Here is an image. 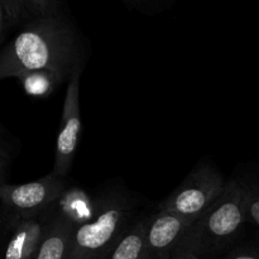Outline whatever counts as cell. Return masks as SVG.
I'll return each instance as SVG.
<instances>
[{"instance_id":"obj_1","label":"cell","mask_w":259,"mask_h":259,"mask_svg":"<svg viewBox=\"0 0 259 259\" xmlns=\"http://www.w3.org/2000/svg\"><path fill=\"white\" fill-rule=\"evenodd\" d=\"M80 65L77 35L61 13L27 23L0 55V78L46 70L61 81Z\"/></svg>"},{"instance_id":"obj_2","label":"cell","mask_w":259,"mask_h":259,"mask_svg":"<svg viewBox=\"0 0 259 259\" xmlns=\"http://www.w3.org/2000/svg\"><path fill=\"white\" fill-rule=\"evenodd\" d=\"M248 192L249 185L244 181L227 182L223 194L187 229L175 254L189 252L204 259L227 249L249 222Z\"/></svg>"},{"instance_id":"obj_3","label":"cell","mask_w":259,"mask_h":259,"mask_svg":"<svg viewBox=\"0 0 259 259\" xmlns=\"http://www.w3.org/2000/svg\"><path fill=\"white\" fill-rule=\"evenodd\" d=\"M133 207L123 195L99 199L93 222L73 230L65 259H106L129 232Z\"/></svg>"},{"instance_id":"obj_4","label":"cell","mask_w":259,"mask_h":259,"mask_svg":"<svg viewBox=\"0 0 259 259\" xmlns=\"http://www.w3.org/2000/svg\"><path fill=\"white\" fill-rule=\"evenodd\" d=\"M66 189L63 177L51 172L47 176L24 185H2V224L9 232L22 220L47 210Z\"/></svg>"},{"instance_id":"obj_5","label":"cell","mask_w":259,"mask_h":259,"mask_svg":"<svg viewBox=\"0 0 259 259\" xmlns=\"http://www.w3.org/2000/svg\"><path fill=\"white\" fill-rule=\"evenodd\" d=\"M227 182L217 168L201 164L159 204L158 209L171 211L194 224L223 194Z\"/></svg>"},{"instance_id":"obj_6","label":"cell","mask_w":259,"mask_h":259,"mask_svg":"<svg viewBox=\"0 0 259 259\" xmlns=\"http://www.w3.org/2000/svg\"><path fill=\"white\" fill-rule=\"evenodd\" d=\"M80 70L78 65L70 76V83L63 104L60 133L56 146L55 166L52 171L60 177H65L72 166L82 128L80 115Z\"/></svg>"},{"instance_id":"obj_7","label":"cell","mask_w":259,"mask_h":259,"mask_svg":"<svg viewBox=\"0 0 259 259\" xmlns=\"http://www.w3.org/2000/svg\"><path fill=\"white\" fill-rule=\"evenodd\" d=\"M192 223L171 211L152 214L146 235V259H172Z\"/></svg>"},{"instance_id":"obj_8","label":"cell","mask_w":259,"mask_h":259,"mask_svg":"<svg viewBox=\"0 0 259 259\" xmlns=\"http://www.w3.org/2000/svg\"><path fill=\"white\" fill-rule=\"evenodd\" d=\"M56 214L52 207L40 215L22 220L9 230L5 259H33L45 242Z\"/></svg>"},{"instance_id":"obj_9","label":"cell","mask_w":259,"mask_h":259,"mask_svg":"<svg viewBox=\"0 0 259 259\" xmlns=\"http://www.w3.org/2000/svg\"><path fill=\"white\" fill-rule=\"evenodd\" d=\"M61 13L60 0H0V39L8 30L37 18Z\"/></svg>"},{"instance_id":"obj_10","label":"cell","mask_w":259,"mask_h":259,"mask_svg":"<svg viewBox=\"0 0 259 259\" xmlns=\"http://www.w3.org/2000/svg\"><path fill=\"white\" fill-rule=\"evenodd\" d=\"M51 207L57 217L63 218L77 229L95 219L99 210V200H94L80 187H68Z\"/></svg>"},{"instance_id":"obj_11","label":"cell","mask_w":259,"mask_h":259,"mask_svg":"<svg viewBox=\"0 0 259 259\" xmlns=\"http://www.w3.org/2000/svg\"><path fill=\"white\" fill-rule=\"evenodd\" d=\"M73 230L75 228L67 220L56 215L45 242L33 259H65Z\"/></svg>"},{"instance_id":"obj_12","label":"cell","mask_w":259,"mask_h":259,"mask_svg":"<svg viewBox=\"0 0 259 259\" xmlns=\"http://www.w3.org/2000/svg\"><path fill=\"white\" fill-rule=\"evenodd\" d=\"M151 218L148 215L133 224L106 259H146V235Z\"/></svg>"},{"instance_id":"obj_13","label":"cell","mask_w":259,"mask_h":259,"mask_svg":"<svg viewBox=\"0 0 259 259\" xmlns=\"http://www.w3.org/2000/svg\"><path fill=\"white\" fill-rule=\"evenodd\" d=\"M23 89L33 98H47L62 81L55 73L46 70L30 71L18 77Z\"/></svg>"},{"instance_id":"obj_14","label":"cell","mask_w":259,"mask_h":259,"mask_svg":"<svg viewBox=\"0 0 259 259\" xmlns=\"http://www.w3.org/2000/svg\"><path fill=\"white\" fill-rule=\"evenodd\" d=\"M126 7L137 9L142 13L152 14V13L163 10L164 8L171 5L175 0H121Z\"/></svg>"},{"instance_id":"obj_15","label":"cell","mask_w":259,"mask_h":259,"mask_svg":"<svg viewBox=\"0 0 259 259\" xmlns=\"http://www.w3.org/2000/svg\"><path fill=\"white\" fill-rule=\"evenodd\" d=\"M2 146H0V174H2V185H5V175H7L8 166L12 162V144L8 143L5 139V129L2 128V141H0Z\"/></svg>"},{"instance_id":"obj_16","label":"cell","mask_w":259,"mask_h":259,"mask_svg":"<svg viewBox=\"0 0 259 259\" xmlns=\"http://www.w3.org/2000/svg\"><path fill=\"white\" fill-rule=\"evenodd\" d=\"M248 220L259 227V190L249 186L248 192Z\"/></svg>"},{"instance_id":"obj_17","label":"cell","mask_w":259,"mask_h":259,"mask_svg":"<svg viewBox=\"0 0 259 259\" xmlns=\"http://www.w3.org/2000/svg\"><path fill=\"white\" fill-rule=\"evenodd\" d=\"M222 259H259V247L237 248Z\"/></svg>"},{"instance_id":"obj_18","label":"cell","mask_w":259,"mask_h":259,"mask_svg":"<svg viewBox=\"0 0 259 259\" xmlns=\"http://www.w3.org/2000/svg\"><path fill=\"white\" fill-rule=\"evenodd\" d=\"M172 259H201L200 257H197L196 254L194 253H189V252H182V253H177L175 254Z\"/></svg>"}]
</instances>
